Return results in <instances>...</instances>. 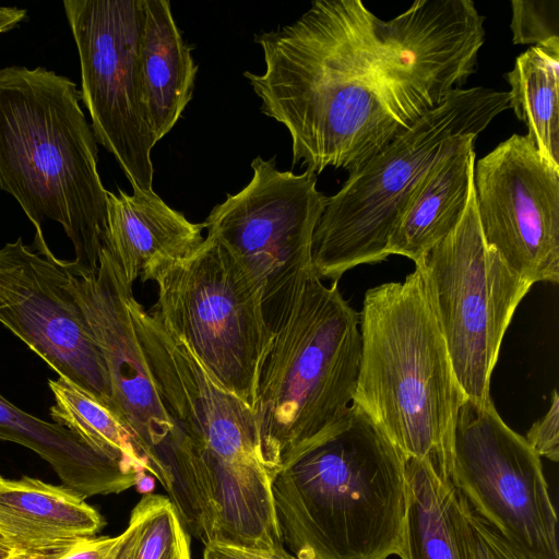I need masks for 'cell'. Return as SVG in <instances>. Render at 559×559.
<instances>
[{"label":"cell","instance_id":"1","mask_svg":"<svg viewBox=\"0 0 559 559\" xmlns=\"http://www.w3.org/2000/svg\"><path fill=\"white\" fill-rule=\"evenodd\" d=\"M265 71L245 72L261 111L288 130L293 165L357 169L442 100L390 20L360 0H318L260 33Z\"/></svg>","mask_w":559,"mask_h":559},{"label":"cell","instance_id":"2","mask_svg":"<svg viewBox=\"0 0 559 559\" xmlns=\"http://www.w3.org/2000/svg\"><path fill=\"white\" fill-rule=\"evenodd\" d=\"M406 459L356 404L274 476L283 547L297 559L402 557Z\"/></svg>","mask_w":559,"mask_h":559},{"label":"cell","instance_id":"3","mask_svg":"<svg viewBox=\"0 0 559 559\" xmlns=\"http://www.w3.org/2000/svg\"><path fill=\"white\" fill-rule=\"evenodd\" d=\"M75 82L43 67L0 69V188L36 228L58 222L73 274L96 273L107 225L97 141Z\"/></svg>","mask_w":559,"mask_h":559},{"label":"cell","instance_id":"4","mask_svg":"<svg viewBox=\"0 0 559 559\" xmlns=\"http://www.w3.org/2000/svg\"><path fill=\"white\" fill-rule=\"evenodd\" d=\"M264 316L271 337L254 413L262 459L274 477L352 406L361 352L360 317L337 282L326 286L312 270L265 308Z\"/></svg>","mask_w":559,"mask_h":559},{"label":"cell","instance_id":"5","mask_svg":"<svg viewBox=\"0 0 559 559\" xmlns=\"http://www.w3.org/2000/svg\"><path fill=\"white\" fill-rule=\"evenodd\" d=\"M353 403L403 453L442 472L466 400L418 269L403 282L369 288Z\"/></svg>","mask_w":559,"mask_h":559},{"label":"cell","instance_id":"6","mask_svg":"<svg viewBox=\"0 0 559 559\" xmlns=\"http://www.w3.org/2000/svg\"><path fill=\"white\" fill-rule=\"evenodd\" d=\"M509 108V92L457 87L350 171L314 229L313 273L338 282L358 265L384 261L397 221L430 173Z\"/></svg>","mask_w":559,"mask_h":559},{"label":"cell","instance_id":"7","mask_svg":"<svg viewBox=\"0 0 559 559\" xmlns=\"http://www.w3.org/2000/svg\"><path fill=\"white\" fill-rule=\"evenodd\" d=\"M148 313L188 345L210 374L253 409L270 330L262 288L216 239L190 258L156 271Z\"/></svg>","mask_w":559,"mask_h":559},{"label":"cell","instance_id":"8","mask_svg":"<svg viewBox=\"0 0 559 559\" xmlns=\"http://www.w3.org/2000/svg\"><path fill=\"white\" fill-rule=\"evenodd\" d=\"M467 400L486 403L500 346L533 286L484 240L474 187L456 227L415 263Z\"/></svg>","mask_w":559,"mask_h":559},{"label":"cell","instance_id":"9","mask_svg":"<svg viewBox=\"0 0 559 559\" xmlns=\"http://www.w3.org/2000/svg\"><path fill=\"white\" fill-rule=\"evenodd\" d=\"M441 474L527 559H559L557 514L540 457L491 400L463 402Z\"/></svg>","mask_w":559,"mask_h":559},{"label":"cell","instance_id":"10","mask_svg":"<svg viewBox=\"0 0 559 559\" xmlns=\"http://www.w3.org/2000/svg\"><path fill=\"white\" fill-rule=\"evenodd\" d=\"M78 49L81 99L97 143L114 155L132 189L153 190L156 139L143 103L139 50L145 0H64Z\"/></svg>","mask_w":559,"mask_h":559},{"label":"cell","instance_id":"11","mask_svg":"<svg viewBox=\"0 0 559 559\" xmlns=\"http://www.w3.org/2000/svg\"><path fill=\"white\" fill-rule=\"evenodd\" d=\"M251 168L250 182L215 205L204 225L261 286L264 308L312 270V237L328 197L316 174L281 171L275 157L257 156Z\"/></svg>","mask_w":559,"mask_h":559},{"label":"cell","instance_id":"12","mask_svg":"<svg viewBox=\"0 0 559 559\" xmlns=\"http://www.w3.org/2000/svg\"><path fill=\"white\" fill-rule=\"evenodd\" d=\"M34 245L38 253L22 238L0 249V323L60 377L114 412L107 367L69 288L66 261L51 253L43 233H36Z\"/></svg>","mask_w":559,"mask_h":559},{"label":"cell","instance_id":"13","mask_svg":"<svg viewBox=\"0 0 559 559\" xmlns=\"http://www.w3.org/2000/svg\"><path fill=\"white\" fill-rule=\"evenodd\" d=\"M484 240L532 285L559 282V168L513 134L474 164Z\"/></svg>","mask_w":559,"mask_h":559},{"label":"cell","instance_id":"14","mask_svg":"<svg viewBox=\"0 0 559 559\" xmlns=\"http://www.w3.org/2000/svg\"><path fill=\"white\" fill-rule=\"evenodd\" d=\"M69 288L80 305L105 360L115 414L132 431L167 490L170 475L156 450L174 429L145 359L130 310L132 285L103 247L96 273L73 274Z\"/></svg>","mask_w":559,"mask_h":559},{"label":"cell","instance_id":"15","mask_svg":"<svg viewBox=\"0 0 559 559\" xmlns=\"http://www.w3.org/2000/svg\"><path fill=\"white\" fill-rule=\"evenodd\" d=\"M130 310L153 382L174 425L226 460L269 469L254 409L224 389L188 345L173 337L134 296Z\"/></svg>","mask_w":559,"mask_h":559},{"label":"cell","instance_id":"16","mask_svg":"<svg viewBox=\"0 0 559 559\" xmlns=\"http://www.w3.org/2000/svg\"><path fill=\"white\" fill-rule=\"evenodd\" d=\"M107 192V225L103 247L127 282L151 281L152 275L190 258L202 246L204 223H191L155 192L133 188Z\"/></svg>","mask_w":559,"mask_h":559},{"label":"cell","instance_id":"17","mask_svg":"<svg viewBox=\"0 0 559 559\" xmlns=\"http://www.w3.org/2000/svg\"><path fill=\"white\" fill-rule=\"evenodd\" d=\"M105 522L64 486L0 477V533L16 554L48 558L94 537Z\"/></svg>","mask_w":559,"mask_h":559},{"label":"cell","instance_id":"18","mask_svg":"<svg viewBox=\"0 0 559 559\" xmlns=\"http://www.w3.org/2000/svg\"><path fill=\"white\" fill-rule=\"evenodd\" d=\"M0 439L39 454L52 466L63 486L84 499L126 491L146 476L95 451L68 428L25 413L1 394Z\"/></svg>","mask_w":559,"mask_h":559},{"label":"cell","instance_id":"19","mask_svg":"<svg viewBox=\"0 0 559 559\" xmlns=\"http://www.w3.org/2000/svg\"><path fill=\"white\" fill-rule=\"evenodd\" d=\"M167 0H145L139 50L143 103L156 141L177 123L192 98L198 66Z\"/></svg>","mask_w":559,"mask_h":559},{"label":"cell","instance_id":"20","mask_svg":"<svg viewBox=\"0 0 559 559\" xmlns=\"http://www.w3.org/2000/svg\"><path fill=\"white\" fill-rule=\"evenodd\" d=\"M474 144L464 141L426 178L391 234L389 255L416 263L456 227L473 190Z\"/></svg>","mask_w":559,"mask_h":559},{"label":"cell","instance_id":"21","mask_svg":"<svg viewBox=\"0 0 559 559\" xmlns=\"http://www.w3.org/2000/svg\"><path fill=\"white\" fill-rule=\"evenodd\" d=\"M406 512L401 559H468L461 533L456 490L430 461L405 464Z\"/></svg>","mask_w":559,"mask_h":559},{"label":"cell","instance_id":"22","mask_svg":"<svg viewBox=\"0 0 559 559\" xmlns=\"http://www.w3.org/2000/svg\"><path fill=\"white\" fill-rule=\"evenodd\" d=\"M506 78L510 106L526 124V135L559 168V48H528Z\"/></svg>","mask_w":559,"mask_h":559},{"label":"cell","instance_id":"23","mask_svg":"<svg viewBox=\"0 0 559 559\" xmlns=\"http://www.w3.org/2000/svg\"><path fill=\"white\" fill-rule=\"evenodd\" d=\"M48 385L55 399L49 412L56 424L78 435L100 454L154 477L139 441L110 408L64 377L49 379Z\"/></svg>","mask_w":559,"mask_h":559},{"label":"cell","instance_id":"24","mask_svg":"<svg viewBox=\"0 0 559 559\" xmlns=\"http://www.w3.org/2000/svg\"><path fill=\"white\" fill-rule=\"evenodd\" d=\"M118 536L115 559H192L191 535L167 496L143 495Z\"/></svg>","mask_w":559,"mask_h":559},{"label":"cell","instance_id":"25","mask_svg":"<svg viewBox=\"0 0 559 559\" xmlns=\"http://www.w3.org/2000/svg\"><path fill=\"white\" fill-rule=\"evenodd\" d=\"M511 8L515 45L559 48L558 0H512Z\"/></svg>","mask_w":559,"mask_h":559},{"label":"cell","instance_id":"26","mask_svg":"<svg viewBox=\"0 0 559 559\" xmlns=\"http://www.w3.org/2000/svg\"><path fill=\"white\" fill-rule=\"evenodd\" d=\"M456 511L468 559H527L484 521L457 491Z\"/></svg>","mask_w":559,"mask_h":559},{"label":"cell","instance_id":"27","mask_svg":"<svg viewBox=\"0 0 559 559\" xmlns=\"http://www.w3.org/2000/svg\"><path fill=\"white\" fill-rule=\"evenodd\" d=\"M539 457L555 463L559 461V395L554 390L546 414L535 421L524 437Z\"/></svg>","mask_w":559,"mask_h":559},{"label":"cell","instance_id":"28","mask_svg":"<svg viewBox=\"0 0 559 559\" xmlns=\"http://www.w3.org/2000/svg\"><path fill=\"white\" fill-rule=\"evenodd\" d=\"M202 559H297L285 548L257 549L231 544L212 543L203 548Z\"/></svg>","mask_w":559,"mask_h":559},{"label":"cell","instance_id":"29","mask_svg":"<svg viewBox=\"0 0 559 559\" xmlns=\"http://www.w3.org/2000/svg\"><path fill=\"white\" fill-rule=\"evenodd\" d=\"M118 542L119 536L90 537L44 559H115Z\"/></svg>","mask_w":559,"mask_h":559},{"label":"cell","instance_id":"30","mask_svg":"<svg viewBox=\"0 0 559 559\" xmlns=\"http://www.w3.org/2000/svg\"><path fill=\"white\" fill-rule=\"evenodd\" d=\"M27 16L25 9L0 5V34L17 26Z\"/></svg>","mask_w":559,"mask_h":559},{"label":"cell","instance_id":"31","mask_svg":"<svg viewBox=\"0 0 559 559\" xmlns=\"http://www.w3.org/2000/svg\"><path fill=\"white\" fill-rule=\"evenodd\" d=\"M15 554L12 546L5 539V537L0 533V559H9Z\"/></svg>","mask_w":559,"mask_h":559},{"label":"cell","instance_id":"32","mask_svg":"<svg viewBox=\"0 0 559 559\" xmlns=\"http://www.w3.org/2000/svg\"><path fill=\"white\" fill-rule=\"evenodd\" d=\"M9 559H44V558H38V557H34V556H29V555H23V554H14L11 558Z\"/></svg>","mask_w":559,"mask_h":559}]
</instances>
